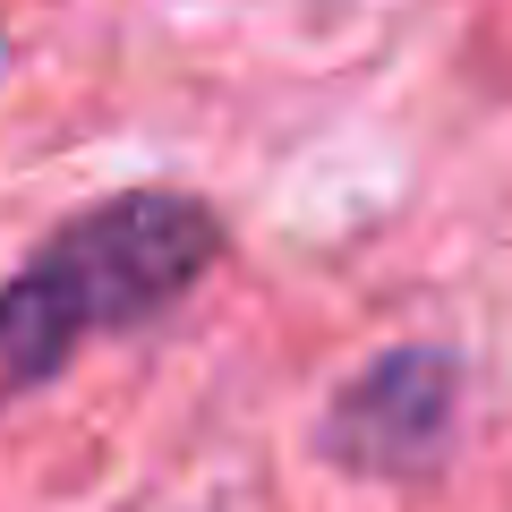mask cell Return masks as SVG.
Wrapping results in <instances>:
<instances>
[{
	"label": "cell",
	"mask_w": 512,
	"mask_h": 512,
	"mask_svg": "<svg viewBox=\"0 0 512 512\" xmlns=\"http://www.w3.org/2000/svg\"><path fill=\"white\" fill-rule=\"evenodd\" d=\"M222 222L180 188H137L60 222L18 282H0V410L26 384L60 376L77 342L163 316L214 265Z\"/></svg>",
	"instance_id": "1"
},
{
	"label": "cell",
	"mask_w": 512,
	"mask_h": 512,
	"mask_svg": "<svg viewBox=\"0 0 512 512\" xmlns=\"http://www.w3.org/2000/svg\"><path fill=\"white\" fill-rule=\"evenodd\" d=\"M453 436V359L444 350H393L376 359L325 419V453L359 470H427Z\"/></svg>",
	"instance_id": "2"
}]
</instances>
